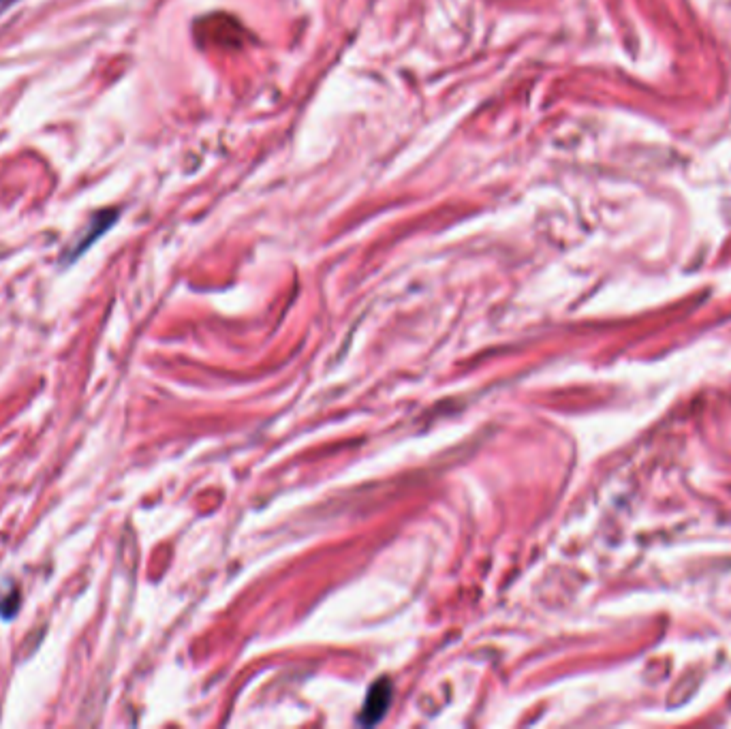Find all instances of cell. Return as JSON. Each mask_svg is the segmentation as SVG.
I'll use <instances>...</instances> for the list:
<instances>
[{
	"label": "cell",
	"mask_w": 731,
	"mask_h": 729,
	"mask_svg": "<svg viewBox=\"0 0 731 729\" xmlns=\"http://www.w3.org/2000/svg\"><path fill=\"white\" fill-rule=\"evenodd\" d=\"M18 593H11L9 597H7V601H3V603H0V616H3L5 620H9V618H13V614L15 612H18Z\"/></svg>",
	"instance_id": "cell-2"
},
{
	"label": "cell",
	"mask_w": 731,
	"mask_h": 729,
	"mask_svg": "<svg viewBox=\"0 0 731 729\" xmlns=\"http://www.w3.org/2000/svg\"><path fill=\"white\" fill-rule=\"evenodd\" d=\"M392 693H394L392 682L387 678H381L379 682H375V685H372V689H370V693H368V697H366V704L362 708V719L360 721L366 723V725L379 723L385 717L387 708H390V704H392Z\"/></svg>",
	"instance_id": "cell-1"
},
{
	"label": "cell",
	"mask_w": 731,
	"mask_h": 729,
	"mask_svg": "<svg viewBox=\"0 0 731 729\" xmlns=\"http://www.w3.org/2000/svg\"><path fill=\"white\" fill-rule=\"evenodd\" d=\"M13 3H18V0H0V11H5L7 7H11Z\"/></svg>",
	"instance_id": "cell-3"
}]
</instances>
